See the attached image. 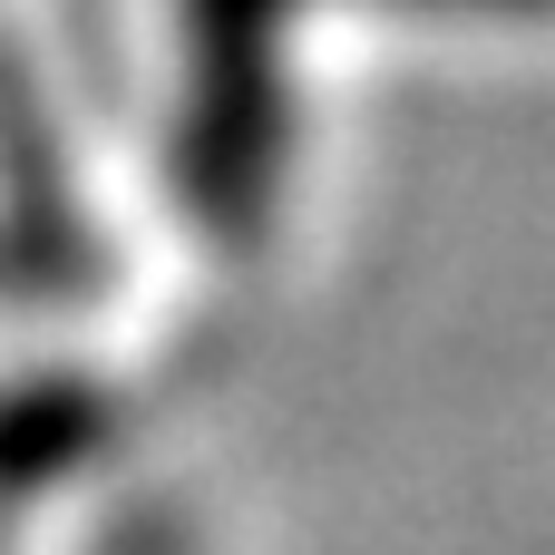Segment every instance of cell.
<instances>
[{
	"label": "cell",
	"instance_id": "cell-1",
	"mask_svg": "<svg viewBox=\"0 0 555 555\" xmlns=\"http://www.w3.org/2000/svg\"><path fill=\"white\" fill-rule=\"evenodd\" d=\"M273 0H185L195 117H185V195L215 234H244L273 195L283 98H273Z\"/></svg>",
	"mask_w": 555,
	"mask_h": 555
},
{
	"label": "cell",
	"instance_id": "cell-2",
	"mask_svg": "<svg viewBox=\"0 0 555 555\" xmlns=\"http://www.w3.org/2000/svg\"><path fill=\"white\" fill-rule=\"evenodd\" d=\"M107 429V400L88 380H39L20 400H0V488H29L49 468H68L78 449H98Z\"/></svg>",
	"mask_w": 555,
	"mask_h": 555
}]
</instances>
